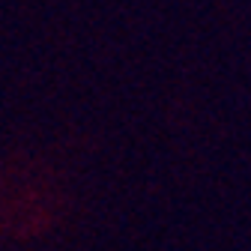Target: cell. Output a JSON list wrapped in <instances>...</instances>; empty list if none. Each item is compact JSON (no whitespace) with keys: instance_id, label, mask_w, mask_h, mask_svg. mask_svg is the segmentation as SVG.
<instances>
[{"instance_id":"cell-1","label":"cell","mask_w":251,"mask_h":251,"mask_svg":"<svg viewBox=\"0 0 251 251\" xmlns=\"http://www.w3.org/2000/svg\"><path fill=\"white\" fill-rule=\"evenodd\" d=\"M60 212V195L51 179L42 176V171L30 174L27 168H18V176L6 174L3 188V227L6 233L27 239L45 233Z\"/></svg>"}]
</instances>
